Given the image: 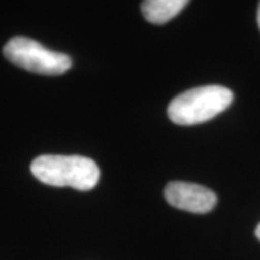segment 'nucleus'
I'll return each mask as SVG.
<instances>
[{
	"label": "nucleus",
	"mask_w": 260,
	"mask_h": 260,
	"mask_svg": "<svg viewBox=\"0 0 260 260\" xmlns=\"http://www.w3.org/2000/svg\"><path fill=\"white\" fill-rule=\"evenodd\" d=\"M32 175L42 184L90 191L99 184L100 169L93 159L80 155H41L30 164Z\"/></svg>",
	"instance_id": "1"
},
{
	"label": "nucleus",
	"mask_w": 260,
	"mask_h": 260,
	"mask_svg": "<svg viewBox=\"0 0 260 260\" xmlns=\"http://www.w3.org/2000/svg\"><path fill=\"white\" fill-rule=\"evenodd\" d=\"M232 90L223 85L195 87L177 95L168 106V117L179 126H194L211 120L233 103Z\"/></svg>",
	"instance_id": "2"
},
{
	"label": "nucleus",
	"mask_w": 260,
	"mask_h": 260,
	"mask_svg": "<svg viewBox=\"0 0 260 260\" xmlns=\"http://www.w3.org/2000/svg\"><path fill=\"white\" fill-rule=\"evenodd\" d=\"M3 55L13 65L42 75L64 74L73 67V61L68 55L51 51L25 37L9 39L3 48Z\"/></svg>",
	"instance_id": "3"
},
{
	"label": "nucleus",
	"mask_w": 260,
	"mask_h": 260,
	"mask_svg": "<svg viewBox=\"0 0 260 260\" xmlns=\"http://www.w3.org/2000/svg\"><path fill=\"white\" fill-rule=\"evenodd\" d=\"M165 198L178 210L188 213H210L217 204V195L210 188L191 182H169L165 188Z\"/></svg>",
	"instance_id": "4"
},
{
	"label": "nucleus",
	"mask_w": 260,
	"mask_h": 260,
	"mask_svg": "<svg viewBox=\"0 0 260 260\" xmlns=\"http://www.w3.org/2000/svg\"><path fill=\"white\" fill-rule=\"evenodd\" d=\"M186 5V0H148L142 3V13L150 23L162 25L179 15Z\"/></svg>",
	"instance_id": "5"
},
{
	"label": "nucleus",
	"mask_w": 260,
	"mask_h": 260,
	"mask_svg": "<svg viewBox=\"0 0 260 260\" xmlns=\"http://www.w3.org/2000/svg\"><path fill=\"white\" fill-rule=\"evenodd\" d=\"M254 233H256V237L260 240V223L257 224V227H256V230H254Z\"/></svg>",
	"instance_id": "6"
},
{
	"label": "nucleus",
	"mask_w": 260,
	"mask_h": 260,
	"mask_svg": "<svg viewBox=\"0 0 260 260\" xmlns=\"http://www.w3.org/2000/svg\"><path fill=\"white\" fill-rule=\"evenodd\" d=\"M257 25L260 28V3H259V9H257Z\"/></svg>",
	"instance_id": "7"
}]
</instances>
